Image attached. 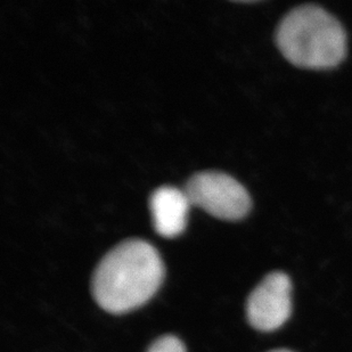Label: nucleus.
<instances>
[{
    "label": "nucleus",
    "instance_id": "obj_6",
    "mask_svg": "<svg viewBox=\"0 0 352 352\" xmlns=\"http://www.w3.org/2000/svg\"><path fill=\"white\" fill-rule=\"evenodd\" d=\"M147 352H186V348L176 336H166L154 341Z\"/></svg>",
    "mask_w": 352,
    "mask_h": 352
},
{
    "label": "nucleus",
    "instance_id": "obj_5",
    "mask_svg": "<svg viewBox=\"0 0 352 352\" xmlns=\"http://www.w3.org/2000/svg\"><path fill=\"white\" fill-rule=\"evenodd\" d=\"M184 190L173 186H161L150 196V210L154 230L163 237H176L186 226L190 206Z\"/></svg>",
    "mask_w": 352,
    "mask_h": 352
},
{
    "label": "nucleus",
    "instance_id": "obj_7",
    "mask_svg": "<svg viewBox=\"0 0 352 352\" xmlns=\"http://www.w3.org/2000/svg\"><path fill=\"white\" fill-rule=\"evenodd\" d=\"M270 352H292L289 351V350H285V349H278V350H273V351Z\"/></svg>",
    "mask_w": 352,
    "mask_h": 352
},
{
    "label": "nucleus",
    "instance_id": "obj_4",
    "mask_svg": "<svg viewBox=\"0 0 352 352\" xmlns=\"http://www.w3.org/2000/svg\"><path fill=\"white\" fill-rule=\"evenodd\" d=\"M292 314V284L282 272L267 275L253 289L246 302V317L253 329L273 332Z\"/></svg>",
    "mask_w": 352,
    "mask_h": 352
},
{
    "label": "nucleus",
    "instance_id": "obj_1",
    "mask_svg": "<svg viewBox=\"0 0 352 352\" xmlns=\"http://www.w3.org/2000/svg\"><path fill=\"white\" fill-rule=\"evenodd\" d=\"M163 277L157 249L143 239H126L109 251L94 272V299L107 313H129L153 298Z\"/></svg>",
    "mask_w": 352,
    "mask_h": 352
},
{
    "label": "nucleus",
    "instance_id": "obj_3",
    "mask_svg": "<svg viewBox=\"0 0 352 352\" xmlns=\"http://www.w3.org/2000/svg\"><path fill=\"white\" fill-rule=\"evenodd\" d=\"M183 190L190 204L219 219H242L251 209L248 190L233 177L219 171L194 173Z\"/></svg>",
    "mask_w": 352,
    "mask_h": 352
},
{
    "label": "nucleus",
    "instance_id": "obj_2",
    "mask_svg": "<svg viewBox=\"0 0 352 352\" xmlns=\"http://www.w3.org/2000/svg\"><path fill=\"white\" fill-rule=\"evenodd\" d=\"M276 43L289 63L302 69H331L346 56V32L342 25L315 5L291 10L277 28Z\"/></svg>",
    "mask_w": 352,
    "mask_h": 352
}]
</instances>
